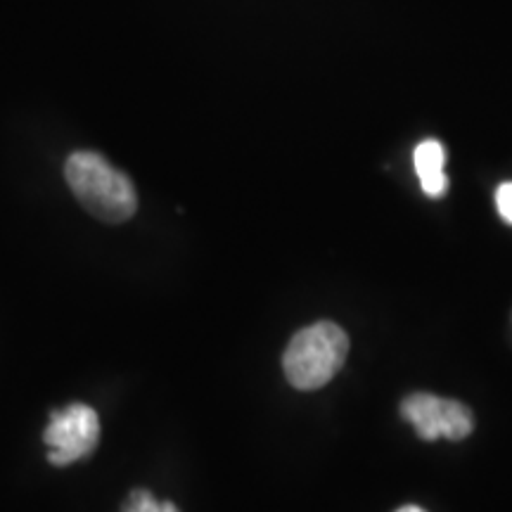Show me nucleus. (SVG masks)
Here are the masks:
<instances>
[{
    "instance_id": "nucleus-1",
    "label": "nucleus",
    "mask_w": 512,
    "mask_h": 512,
    "mask_svg": "<svg viewBox=\"0 0 512 512\" xmlns=\"http://www.w3.org/2000/svg\"><path fill=\"white\" fill-rule=\"evenodd\" d=\"M64 178L81 207L105 223H124L136 214L138 195L131 178L91 150L72 152Z\"/></svg>"
},
{
    "instance_id": "nucleus-2",
    "label": "nucleus",
    "mask_w": 512,
    "mask_h": 512,
    "mask_svg": "<svg viewBox=\"0 0 512 512\" xmlns=\"http://www.w3.org/2000/svg\"><path fill=\"white\" fill-rule=\"evenodd\" d=\"M349 354L347 332L330 320H320L302 328L290 339L283 356V370L294 389L313 392L325 387Z\"/></svg>"
},
{
    "instance_id": "nucleus-3",
    "label": "nucleus",
    "mask_w": 512,
    "mask_h": 512,
    "mask_svg": "<svg viewBox=\"0 0 512 512\" xmlns=\"http://www.w3.org/2000/svg\"><path fill=\"white\" fill-rule=\"evenodd\" d=\"M100 439L98 413L86 403H69L64 411L50 413L43 441L50 448V465L64 467L91 456Z\"/></svg>"
},
{
    "instance_id": "nucleus-4",
    "label": "nucleus",
    "mask_w": 512,
    "mask_h": 512,
    "mask_svg": "<svg viewBox=\"0 0 512 512\" xmlns=\"http://www.w3.org/2000/svg\"><path fill=\"white\" fill-rule=\"evenodd\" d=\"M401 413L425 441L439 437L460 441L470 437L475 430V418H472L470 408L460 401L441 399L434 394L420 392L406 396L401 403Z\"/></svg>"
},
{
    "instance_id": "nucleus-5",
    "label": "nucleus",
    "mask_w": 512,
    "mask_h": 512,
    "mask_svg": "<svg viewBox=\"0 0 512 512\" xmlns=\"http://www.w3.org/2000/svg\"><path fill=\"white\" fill-rule=\"evenodd\" d=\"M415 171H418L422 192L427 197H444V192L448 188V178L444 174V145L439 140H422V143L415 147Z\"/></svg>"
},
{
    "instance_id": "nucleus-6",
    "label": "nucleus",
    "mask_w": 512,
    "mask_h": 512,
    "mask_svg": "<svg viewBox=\"0 0 512 512\" xmlns=\"http://www.w3.org/2000/svg\"><path fill=\"white\" fill-rule=\"evenodd\" d=\"M121 512H181V510H178L176 505L169 503V501L159 503L157 498L150 494V491L138 489L126 498L124 510H121Z\"/></svg>"
},
{
    "instance_id": "nucleus-7",
    "label": "nucleus",
    "mask_w": 512,
    "mask_h": 512,
    "mask_svg": "<svg viewBox=\"0 0 512 512\" xmlns=\"http://www.w3.org/2000/svg\"><path fill=\"white\" fill-rule=\"evenodd\" d=\"M496 207H498V214H501V219L512 226V183L498 185Z\"/></svg>"
},
{
    "instance_id": "nucleus-8",
    "label": "nucleus",
    "mask_w": 512,
    "mask_h": 512,
    "mask_svg": "<svg viewBox=\"0 0 512 512\" xmlns=\"http://www.w3.org/2000/svg\"><path fill=\"white\" fill-rule=\"evenodd\" d=\"M396 512H427V510L418 508V505H403V508H401V510H396Z\"/></svg>"
}]
</instances>
